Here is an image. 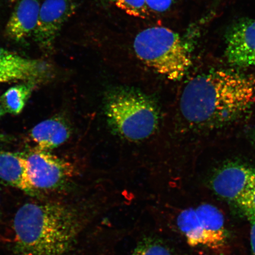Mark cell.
<instances>
[{
    "instance_id": "d6986e66",
    "label": "cell",
    "mask_w": 255,
    "mask_h": 255,
    "mask_svg": "<svg viewBox=\"0 0 255 255\" xmlns=\"http://www.w3.org/2000/svg\"><path fill=\"white\" fill-rule=\"evenodd\" d=\"M251 224V244L252 250L255 255V211L251 209H244Z\"/></svg>"
},
{
    "instance_id": "44dd1931",
    "label": "cell",
    "mask_w": 255,
    "mask_h": 255,
    "mask_svg": "<svg viewBox=\"0 0 255 255\" xmlns=\"http://www.w3.org/2000/svg\"><path fill=\"white\" fill-rule=\"evenodd\" d=\"M252 139L255 145V129L254 130L253 133H252Z\"/></svg>"
},
{
    "instance_id": "5bb4252c",
    "label": "cell",
    "mask_w": 255,
    "mask_h": 255,
    "mask_svg": "<svg viewBox=\"0 0 255 255\" xmlns=\"http://www.w3.org/2000/svg\"><path fill=\"white\" fill-rule=\"evenodd\" d=\"M37 84L36 82H25L9 88L0 97L6 113L13 115L20 114Z\"/></svg>"
},
{
    "instance_id": "5b68a950",
    "label": "cell",
    "mask_w": 255,
    "mask_h": 255,
    "mask_svg": "<svg viewBox=\"0 0 255 255\" xmlns=\"http://www.w3.org/2000/svg\"><path fill=\"white\" fill-rule=\"evenodd\" d=\"M183 233L191 247L221 251L227 243L225 219L221 210L210 204H202L184 222Z\"/></svg>"
},
{
    "instance_id": "9a60e30c",
    "label": "cell",
    "mask_w": 255,
    "mask_h": 255,
    "mask_svg": "<svg viewBox=\"0 0 255 255\" xmlns=\"http://www.w3.org/2000/svg\"><path fill=\"white\" fill-rule=\"evenodd\" d=\"M132 255H173L170 249L159 239L147 237L137 244Z\"/></svg>"
},
{
    "instance_id": "ffe728a7",
    "label": "cell",
    "mask_w": 255,
    "mask_h": 255,
    "mask_svg": "<svg viewBox=\"0 0 255 255\" xmlns=\"http://www.w3.org/2000/svg\"><path fill=\"white\" fill-rule=\"evenodd\" d=\"M5 113H6L4 105H3L2 103L1 98H0V119H1V117L4 116Z\"/></svg>"
},
{
    "instance_id": "7c38bea8",
    "label": "cell",
    "mask_w": 255,
    "mask_h": 255,
    "mask_svg": "<svg viewBox=\"0 0 255 255\" xmlns=\"http://www.w3.org/2000/svg\"><path fill=\"white\" fill-rule=\"evenodd\" d=\"M71 130L65 121L53 118L37 124L30 132L34 149L50 151L63 144L69 138Z\"/></svg>"
},
{
    "instance_id": "52a82bcc",
    "label": "cell",
    "mask_w": 255,
    "mask_h": 255,
    "mask_svg": "<svg viewBox=\"0 0 255 255\" xmlns=\"http://www.w3.org/2000/svg\"><path fill=\"white\" fill-rule=\"evenodd\" d=\"M72 0H44L40 5L34 40L44 52H52L63 25L75 13Z\"/></svg>"
},
{
    "instance_id": "6da1fadb",
    "label": "cell",
    "mask_w": 255,
    "mask_h": 255,
    "mask_svg": "<svg viewBox=\"0 0 255 255\" xmlns=\"http://www.w3.org/2000/svg\"><path fill=\"white\" fill-rule=\"evenodd\" d=\"M255 103V78L215 71L191 79L180 100L181 114L191 126L214 129L237 120Z\"/></svg>"
},
{
    "instance_id": "9c48e42d",
    "label": "cell",
    "mask_w": 255,
    "mask_h": 255,
    "mask_svg": "<svg viewBox=\"0 0 255 255\" xmlns=\"http://www.w3.org/2000/svg\"><path fill=\"white\" fill-rule=\"evenodd\" d=\"M212 186L219 196L237 203L255 186V168L238 163L225 165L213 177Z\"/></svg>"
},
{
    "instance_id": "ba28073f",
    "label": "cell",
    "mask_w": 255,
    "mask_h": 255,
    "mask_svg": "<svg viewBox=\"0 0 255 255\" xmlns=\"http://www.w3.org/2000/svg\"><path fill=\"white\" fill-rule=\"evenodd\" d=\"M52 68L43 60L27 58L0 46V83L46 81Z\"/></svg>"
},
{
    "instance_id": "4fadbf2b",
    "label": "cell",
    "mask_w": 255,
    "mask_h": 255,
    "mask_svg": "<svg viewBox=\"0 0 255 255\" xmlns=\"http://www.w3.org/2000/svg\"><path fill=\"white\" fill-rule=\"evenodd\" d=\"M0 180L9 186L35 195L28 179L27 163L24 155L0 151Z\"/></svg>"
},
{
    "instance_id": "2e32d148",
    "label": "cell",
    "mask_w": 255,
    "mask_h": 255,
    "mask_svg": "<svg viewBox=\"0 0 255 255\" xmlns=\"http://www.w3.org/2000/svg\"><path fill=\"white\" fill-rule=\"evenodd\" d=\"M117 7L133 17L146 19L150 16L151 12L145 0H110Z\"/></svg>"
},
{
    "instance_id": "8992f818",
    "label": "cell",
    "mask_w": 255,
    "mask_h": 255,
    "mask_svg": "<svg viewBox=\"0 0 255 255\" xmlns=\"http://www.w3.org/2000/svg\"><path fill=\"white\" fill-rule=\"evenodd\" d=\"M24 157L34 194L59 189L75 174V168L71 162L49 151L33 149Z\"/></svg>"
},
{
    "instance_id": "e0dca14e",
    "label": "cell",
    "mask_w": 255,
    "mask_h": 255,
    "mask_svg": "<svg viewBox=\"0 0 255 255\" xmlns=\"http://www.w3.org/2000/svg\"><path fill=\"white\" fill-rule=\"evenodd\" d=\"M174 0H145L151 12L161 13L167 11L171 7Z\"/></svg>"
},
{
    "instance_id": "8fae6325",
    "label": "cell",
    "mask_w": 255,
    "mask_h": 255,
    "mask_svg": "<svg viewBox=\"0 0 255 255\" xmlns=\"http://www.w3.org/2000/svg\"><path fill=\"white\" fill-rule=\"evenodd\" d=\"M40 5L39 0H20L6 24V36L18 43L24 42L33 36Z\"/></svg>"
},
{
    "instance_id": "30bf717a",
    "label": "cell",
    "mask_w": 255,
    "mask_h": 255,
    "mask_svg": "<svg viewBox=\"0 0 255 255\" xmlns=\"http://www.w3.org/2000/svg\"><path fill=\"white\" fill-rule=\"evenodd\" d=\"M226 56L229 63L235 66L255 65V20L242 21L229 31Z\"/></svg>"
},
{
    "instance_id": "ac0fdd59",
    "label": "cell",
    "mask_w": 255,
    "mask_h": 255,
    "mask_svg": "<svg viewBox=\"0 0 255 255\" xmlns=\"http://www.w3.org/2000/svg\"><path fill=\"white\" fill-rule=\"evenodd\" d=\"M244 209H251L255 211V186L249 191L237 203Z\"/></svg>"
},
{
    "instance_id": "277c9868",
    "label": "cell",
    "mask_w": 255,
    "mask_h": 255,
    "mask_svg": "<svg viewBox=\"0 0 255 255\" xmlns=\"http://www.w3.org/2000/svg\"><path fill=\"white\" fill-rule=\"evenodd\" d=\"M138 59L170 81L184 77L192 62L179 35L164 27H152L140 31L133 41Z\"/></svg>"
},
{
    "instance_id": "3957f363",
    "label": "cell",
    "mask_w": 255,
    "mask_h": 255,
    "mask_svg": "<svg viewBox=\"0 0 255 255\" xmlns=\"http://www.w3.org/2000/svg\"><path fill=\"white\" fill-rule=\"evenodd\" d=\"M105 113L115 131L130 141H140L154 134L159 124L155 104L135 90L117 89L105 101Z\"/></svg>"
},
{
    "instance_id": "7a4b0ae2",
    "label": "cell",
    "mask_w": 255,
    "mask_h": 255,
    "mask_svg": "<svg viewBox=\"0 0 255 255\" xmlns=\"http://www.w3.org/2000/svg\"><path fill=\"white\" fill-rule=\"evenodd\" d=\"M81 226L77 213L63 204H24L14 219L16 254L69 255Z\"/></svg>"
}]
</instances>
